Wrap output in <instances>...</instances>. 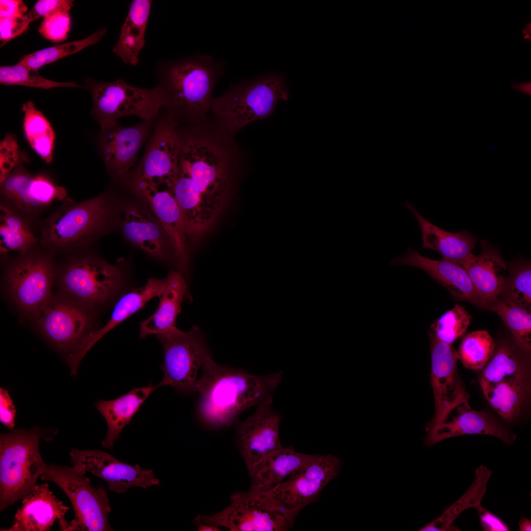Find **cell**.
<instances>
[{
    "label": "cell",
    "mask_w": 531,
    "mask_h": 531,
    "mask_svg": "<svg viewBox=\"0 0 531 531\" xmlns=\"http://www.w3.org/2000/svg\"><path fill=\"white\" fill-rule=\"evenodd\" d=\"M194 522L199 531H219L218 527L206 524L201 519V515H197L194 519Z\"/></svg>",
    "instance_id": "f907efd6"
},
{
    "label": "cell",
    "mask_w": 531,
    "mask_h": 531,
    "mask_svg": "<svg viewBox=\"0 0 531 531\" xmlns=\"http://www.w3.org/2000/svg\"><path fill=\"white\" fill-rule=\"evenodd\" d=\"M140 180L137 191L165 230L171 243L179 272L183 273L188 264L186 244L187 233L183 217L171 188L167 184Z\"/></svg>",
    "instance_id": "7402d4cb"
},
{
    "label": "cell",
    "mask_w": 531,
    "mask_h": 531,
    "mask_svg": "<svg viewBox=\"0 0 531 531\" xmlns=\"http://www.w3.org/2000/svg\"><path fill=\"white\" fill-rule=\"evenodd\" d=\"M472 317L459 304L443 314L431 325V331L440 341L451 345L466 332Z\"/></svg>",
    "instance_id": "60d3db41"
},
{
    "label": "cell",
    "mask_w": 531,
    "mask_h": 531,
    "mask_svg": "<svg viewBox=\"0 0 531 531\" xmlns=\"http://www.w3.org/2000/svg\"><path fill=\"white\" fill-rule=\"evenodd\" d=\"M86 471L74 467L47 464L40 476L59 487L67 496L74 512L70 522L59 520L60 530L65 531H111L108 515L112 508L108 493L103 486H93L86 476Z\"/></svg>",
    "instance_id": "5b68a950"
},
{
    "label": "cell",
    "mask_w": 531,
    "mask_h": 531,
    "mask_svg": "<svg viewBox=\"0 0 531 531\" xmlns=\"http://www.w3.org/2000/svg\"><path fill=\"white\" fill-rule=\"evenodd\" d=\"M391 266L405 265L420 268L445 287L459 301H464L488 309L476 293L466 270L459 264L442 258L433 260L409 248L407 252L393 259Z\"/></svg>",
    "instance_id": "cb8c5ba5"
},
{
    "label": "cell",
    "mask_w": 531,
    "mask_h": 531,
    "mask_svg": "<svg viewBox=\"0 0 531 531\" xmlns=\"http://www.w3.org/2000/svg\"><path fill=\"white\" fill-rule=\"evenodd\" d=\"M492 472L483 465L477 468L474 480L467 491L441 516L419 531H445L455 529V527L452 526L453 523L462 512L469 508L475 507L480 503Z\"/></svg>",
    "instance_id": "d6a6232c"
},
{
    "label": "cell",
    "mask_w": 531,
    "mask_h": 531,
    "mask_svg": "<svg viewBox=\"0 0 531 531\" xmlns=\"http://www.w3.org/2000/svg\"><path fill=\"white\" fill-rule=\"evenodd\" d=\"M89 309L62 294L52 296L36 319L44 337L58 349L70 353L88 332Z\"/></svg>",
    "instance_id": "2e32d148"
},
{
    "label": "cell",
    "mask_w": 531,
    "mask_h": 531,
    "mask_svg": "<svg viewBox=\"0 0 531 531\" xmlns=\"http://www.w3.org/2000/svg\"><path fill=\"white\" fill-rule=\"evenodd\" d=\"M69 508L50 489L47 483L35 485L22 498L13 524L5 531H46L54 522L63 518Z\"/></svg>",
    "instance_id": "484cf974"
},
{
    "label": "cell",
    "mask_w": 531,
    "mask_h": 531,
    "mask_svg": "<svg viewBox=\"0 0 531 531\" xmlns=\"http://www.w3.org/2000/svg\"><path fill=\"white\" fill-rule=\"evenodd\" d=\"M0 251L5 256L11 251L24 253L38 243L30 225L11 209L0 206Z\"/></svg>",
    "instance_id": "e575fe53"
},
{
    "label": "cell",
    "mask_w": 531,
    "mask_h": 531,
    "mask_svg": "<svg viewBox=\"0 0 531 531\" xmlns=\"http://www.w3.org/2000/svg\"><path fill=\"white\" fill-rule=\"evenodd\" d=\"M73 4L70 0H39L30 11L24 16L25 20L29 26L34 20L45 16L50 12L60 7Z\"/></svg>",
    "instance_id": "bcb514c9"
},
{
    "label": "cell",
    "mask_w": 531,
    "mask_h": 531,
    "mask_svg": "<svg viewBox=\"0 0 531 531\" xmlns=\"http://www.w3.org/2000/svg\"><path fill=\"white\" fill-rule=\"evenodd\" d=\"M284 77L268 74L237 85L212 101L214 113L233 131L271 115L277 102L288 100Z\"/></svg>",
    "instance_id": "8992f818"
},
{
    "label": "cell",
    "mask_w": 531,
    "mask_h": 531,
    "mask_svg": "<svg viewBox=\"0 0 531 531\" xmlns=\"http://www.w3.org/2000/svg\"><path fill=\"white\" fill-rule=\"evenodd\" d=\"M23 129L31 148L46 163L53 158L55 134L50 122L34 104L29 100L22 106Z\"/></svg>",
    "instance_id": "836d02e7"
},
{
    "label": "cell",
    "mask_w": 531,
    "mask_h": 531,
    "mask_svg": "<svg viewBox=\"0 0 531 531\" xmlns=\"http://www.w3.org/2000/svg\"><path fill=\"white\" fill-rule=\"evenodd\" d=\"M316 455L297 452L293 446L282 447L260 461L249 473L251 478L249 491L269 492Z\"/></svg>",
    "instance_id": "f546056e"
},
{
    "label": "cell",
    "mask_w": 531,
    "mask_h": 531,
    "mask_svg": "<svg viewBox=\"0 0 531 531\" xmlns=\"http://www.w3.org/2000/svg\"><path fill=\"white\" fill-rule=\"evenodd\" d=\"M16 410L7 390L0 388V421L10 431L14 430Z\"/></svg>",
    "instance_id": "7dc6e473"
},
{
    "label": "cell",
    "mask_w": 531,
    "mask_h": 531,
    "mask_svg": "<svg viewBox=\"0 0 531 531\" xmlns=\"http://www.w3.org/2000/svg\"><path fill=\"white\" fill-rule=\"evenodd\" d=\"M469 397H464L452 405L426 431L424 439L426 446L450 438L474 434L492 436L507 444L513 442L515 434L487 412L473 410L469 403Z\"/></svg>",
    "instance_id": "e0dca14e"
},
{
    "label": "cell",
    "mask_w": 531,
    "mask_h": 531,
    "mask_svg": "<svg viewBox=\"0 0 531 531\" xmlns=\"http://www.w3.org/2000/svg\"><path fill=\"white\" fill-rule=\"evenodd\" d=\"M429 336L431 354V384L435 411L433 418L426 425V431L452 405L469 396L458 373L456 350L451 345L439 340L432 332Z\"/></svg>",
    "instance_id": "ffe728a7"
},
{
    "label": "cell",
    "mask_w": 531,
    "mask_h": 531,
    "mask_svg": "<svg viewBox=\"0 0 531 531\" xmlns=\"http://www.w3.org/2000/svg\"><path fill=\"white\" fill-rule=\"evenodd\" d=\"M32 248L20 253L8 265L4 279L14 302L26 315L36 319L52 296L56 270L51 252L43 253Z\"/></svg>",
    "instance_id": "30bf717a"
},
{
    "label": "cell",
    "mask_w": 531,
    "mask_h": 531,
    "mask_svg": "<svg viewBox=\"0 0 531 531\" xmlns=\"http://www.w3.org/2000/svg\"><path fill=\"white\" fill-rule=\"evenodd\" d=\"M202 368L195 386L200 395L198 412L203 421L214 427L230 426L242 412L271 395L283 378L282 372L255 375L219 365L212 358Z\"/></svg>",
    "instance_id": "6da1fadb"
},
{
    "label": "cell",
    "mask_w": 531,
    "mask_h": 531,
    "mask_svg": "<svg viewBox=\"0 0 531 531\" xmlns=\"http://www.w3.org/2000/svg\"><path fill=\"white\" fill-rule=\"evenodd\" d=\"M272 404L270 395L238 425L237 443L249 473L260 461L283 447L279 436L281 417Z\"/></svg>",
    "instance_id": "d6986e66"
},
{
    "label": "cell",
    "mask_w": 531,
    "mask_h": 531,
    "mask_svg": "<svg viewBox=\"0 0 531 531\" xmlns=\"http://www.w3.org/2000/svg\"><path fill=\"white\" fill-rule=\"evenodd\" d=\"M187 286L182 275L171 272L160 297L156 311L140 324L141 338L150 334H159L176 327V320L181 312V305L186 295Z\"/></svg>",
    "instance_id": "1f68e13d"
},
{
    "label": "cell",
    "mask_w": 531,
    "mask_h": 531,
    "mask_svg": "<svg viewBox=\"0 0 531 531\" xmlns=\"http://www.w3.org/2000/svg\"><path fill=\"white\" fill-rule=\"evenodd\" d=\"M519 529L521 531H531V521L528 518L522 517L519 522Z\"/></svg>",
    "instance_id": "f5cc1de1"
},
{
    "label": "cell",
    "mask_w": 531,
    "mask_h": 531,
    "mask_svg": "<svg viewBox=\"0 0 531 531\" xmlns=\"http://www.w3.org/2000/svg\"><path fill=\"white\" fill-rule=\"evenodd\" d=\"M106 32V29H100L85 38L41 49L25 56L18 63L30 70L38 71L45 65L96 44Z\"/></svg>",
    "instance_id": "74e56055"
},
{
    "label": "cell",
    "mask_w": 531,
    "mask_h": 531,
    "mask_svg": "<svg viewBox=\"0 0 531 531\" xmlns=\"http://www.w3.org/2000/svg\"><path fill=\"white\" fill-rule=\"evenodd\" d=\"M220 64L208 56L189 57L159 69L165 107L188 117L203 114L212 105L211 93L220 75Z\"/></svg>",
    "instance_id": "3957f363"
},
{
    "label": "cell",
    "mask_w": 531,
    "mask_h": 531,
    "mask_svg": "<svg viewBox=\"0 0 531 531\" xmlns=\"http://www.w3.org/2000/svg\"><path fill=\"white\" fill-rule=\"evenodd\" d=\"M151 121L130 127L118 124L102 131L99 153L108 171L115 178L119 181L125 178L150 132Z\"/></svg>",
    "instance_id": "603a6c76"
},
{
    "label": "cell",
    "mask_w": 531,
    "mask_h": 531,
    "mask_svg": "<svg viewBox=\"0 0 531 531\" xmlns=\"http://www.w3.org/2000/svg\"><path fill=\"white\" fill-rule=\"evenodd\" d=\"M0 83L6 86H24L47 89L57 87H82L74 82H59L47 79L40 76L38 71L30 70L18 63L13 65L0 66Z\"/></svg>",
    "instance_id": "ab89813d"
},
{
    "label": "cell",
    "mask_w": 531,
    "mask_h": 531,
    "mask_svg": "<svg viewBox=\"0 0 531 531\" xmlns=\"http://www.w3.org/2000/svg\"><path fill=\"white\" fill-rule=\"evenodd\" d=\"M57 432L35 426L0 434V512L22 499L35 486L48 464L40 453V440L50 442Z\"/></svg>",
    "instance_id": "7a4b0ae2"
},
{
    "label": "cell",
    "mask_w": 531,
    "mask_h": 531,
    "mask_svg": "<svg viewBox=\"0 0 531 531\" xmlns=\"http://www.w3.org/2000/svg\"><path fill=\"white\" fill-rule=\"evenodd\" d=\"M69 456L73 467L104 480L109 490L117 494L124 493L131 488L148 489L160 485L153 470L142 469L139 465L126 464L101 450L72 447Z\"/></svg>",
    "instance_id": "ac0fdd59"
},
{
    "label": "cell",
    "mask_w": 531,
    "mask_h": 531,
    "mask_svg": "<svg viewBox=\"0 0 531 531\" xmlns=\"http://www.w3.org/2000/svg\"><path fill=\"white\" fill-rule=\"evenodd\" d=\"M156 336L164 354V377L157 388L169 385L183 393L195 392L197 373L211 358L198 328L184 332L176 327Z\"/></svg>",
    "instance_id": "8fae6325"
},
{
    "label": "cell",
    "mask_w": 531,
    "mask_h": 531,
    "mask_svg": "<svg viewBox=\"0 0 531 531\" xmlns=\"http://www.w3.org/2000/svg\"><path fill=\"white\" fill-rule=\"evenodd\" d=\"M341 461L331 454L316 455L269 493L286 508L300 512L316 501L339 473Z\"/></svg>",
    "instance_id": "9a60e30c"
},
{
    "label": "cell",
    "mask_w": 531,
    "mask_h": 531,
    "mask_svg": "<svg viewBox=\"0 0 531 531\" xmlns=\"http://www.w3.org/2000/svg\"><path fill=\"white\" fill-rule=\"evenodd\" d=\"M93 102L91 114L99 124L102 131L117 125L118 120L127 116H136L151 121L165 107L160 88H144L130 85L121 79L113 82L86 81Z\"/></svg>",
    "instance_id": "ba28073f"
},
{
    "label": "cell",
    "mask_w": 531,
    "mask_h": 531,
    "mask_svg": "<svg viewBox=\"0 0 531 531\" xmlns=\"http://www.w3.org/2000/svg\"><path fill=\"white\" fill-rule=\"evenodd\" d=\"M506 276L498 297L503 300L531 309V266L530 262L517 260L507 266Z\"/></svg>",
    "instance_id": "8d00e7d4"
},
{
    "label": "cell",
    "mask_w": 531,
    "mask_h": 531,
    "mask_svg": "<svg viewBox=\"0 0 531 531\" xmlns=\"http://www.w3.org/2000/svg\"><path fill=\"white\" fill-rule=\"evenodd\" d=\"M73 5L57 8L44 16L38 28L40 34L53 42L66 40L70 29L69 11Z\"/></svg>",
    "instance_id": "7bdbcfd3"
},
{
    "label": "cell",
    "mask_w": 531,
    "mask_h": 531,
    "mask_svg": "<svg viewBox=\"0 0 531 531\" xmlns=\"http://www.w3.org/2000/svg\"><path fill=\"white\" fill-rule=\"evenodd\" d=\"M157 388L151 384L146 386L135 388L116 399L104 401L99 400L94 406L105 418L108 426L105 439L101 442L107 448L112 449L124 427L150 394Z\"/></svg>",
    "instance_id": "4dcf8cb0"
},
{
    "label": "cell",
    "mask_w": 531,
    "mask_h": 531,
    "mask_svg": "<svg viewBox=\"0 0 531 531\" xmlns=\"http://www.w3.org/2000/svg\"><path fill=\"white\" fill-rule=\"evenodd\" d=\"M531 365L526 360L502 366L479 380L484 395L505 420L519 418L527 406L531 392Z\"/></svg>",
    "instance_id": "5bb4252c"
},
{
    "label": "cell",
    "mask_w": 531,
    "mask_h": 531,
    "mask_svg": "<svg viewBox=\"0 0 531 531\" xmlns=\"http://www.w3.org/2000/svg\"><path fill=\"white\" fill-rule=\"evenodd\" d=\"M151 3L150 0H132L124 24L145 32Z\"/></svg>",
    "instance_id": "f6af8a7d"
},
{
    "label": "cell",
    "mask_w": 531,
    "mask_h": 531,
    "mask_svg": "<svg viewBox=\"0 0 531 531\" xmlns=\"http://www.w3.org/2000/svg\"><path fill=\"white\" fill-rule=\"evenodd\" d=\"M120 279L116 266L85 256L65 265L58 283L62 294L89 309L105 303L115 292Z\"/></svg>",
    "instance_id": "7c38bea8"
},
{
    "label": "cell",
    "mask_w": 531,
    "mask_h": 531,
    "mask_svg": "<svg viewBox=\"0 0 531 531\" xmlns=\"http://www.w3.org/2000/svg\"><path fill=\"white\" fill-rule=\"evenodd\" d=\"M26 156L20 150L16 137L7 134L0 145V181H2L16 166L26 161Z\"/></svg>",
    "instance_id": "ee69618b"
},
{
    "label": "cell",
    "mask_w": 531,
    "mask_h": 531,
    "mask_svg": "<svg viewBox=\"0 0 531 531\" xmlns=\"http://www.w3.org/2000/svg\"><path fill=\"white\" fill-rule=\"evenodd\" d=\"M481 252L472 253L461 265L488 309L499 296L506 278L507 266L498 248L487 240L480 241Z\"/></svg>",
    "instance_id": "4316f807"
},
{
    "label": "cell",
    "mask_w": 531,
    "mask_h": 531,
    "mask_svg": "<svg viewBox=\"0 0 531 531\" xmlns=\"http://www.w3.org/2000/svg\"><path fill=\"white\" fill-rule=\"evenodd\" d=\"M166 285V278H150L143 287L122 296L116 303L108 322L101 328L88 332L79 345L67 356L71 374L75 375L80 363L90 349L102 336L141 309L152 298L160 296Z\"/></svg>",
    "instance_id": "d4e9b609"
},
{
    "label": "cell",
    "mask_w": 531,
    "mask_h": 531,
    "mask_svg": "<svg viewBox=\"0 0 531 531\" xmlns=\"http://www.w3.org/2000/svg\"><path fill=\"white\" fill-rule=\"evenodd\" d=\"M122 228L127 239L152 256L166 259L172 250L170 239L160 222L141 206L127 209Z\"/></svg>",
    "instance_id": "83f0119b"
},
{
    "label": "cell",
    "mask_w": 531,
    "mask_h": 531,
    "mask_svg": "<svg viewBox=\"0 0 531 531\" xmlns=\"http://www.w3.org/2000/svg\"><path fill=\"white\" fill-rule=\"evenodd\" d=\"M145 31L123 24L113 52L124 63L131 65L137 64L139 54L145 45Z\"/></svg>",
    "instance_id": "b9f144b4"
},
{
    "label": "cell",
    "mask_w": 531,
    "mask_h": 531,
    "mask_svg": "<svg viewBox=\"0 0 531 531\" xmlns=\"http://www.w3.org/2000/svg\"><path fill=\"white\" fill-rule=\"evenodd\" d=\"M406 206L418 223L422 248L434 250L443 259L460 265L472 254L477 236L465 230L457 233L444 230L424 218L410 202L406 201Z\"/></svg>",
    "instance_id": "f1b7e54d"
},
{
    "label": "cell",
    "mask_w": 531,
    "mask_h": 531,
    "mask_svg": "<svg viewBox=\"0 0 531 531\" xmlns=\"http://www.w3.org/2000/svg\"><path fill=\"white\" fill-rule=\"evenodd\" d=\"M509 328L518 347L529 353L531 349V309L497 297L489 305Z\"/></svg>",
    "instance_id": "d590c367"
},
{
    "label": "cell",
    "mask_w": 531,
    "mask_h": 531,
    "mask_svg": "<svg viewBox=\"0 0 531 531\" xmlns=\"http://www.w3.org/2000/svg\"><path fill=\"white\" fill-rule=\"evenodd\" d=\"M511 86L514 89L521 91L530 96L531 95V82L521 83H513L511 84Z\"/></svg>",
    "instance_id": "816d5d0a"
},
{
    "label": "cell",
    "mask_w": 531,
    "mask_h": 531,
    "mask_svg": "<svg viewBox=\"0 0 531 531\" xmlns=\"http://www.w3.org/2000/svg\"><path fill=\"white\" fill-rule=\"evenodd\" d=\"M214 147L195 139L182 140L178 171L184 175L206 214L214 223L228 191L224 161Z\"/></svg>",
    "instance_id": "52a82bcc"
},
{
    "label": "cell",
    "mask_w": 531,
    "mask_h": 531,
    "mask_svg": "<svg viewBox=\"0 0 531 531\" xmlns=\"http://www.w3.org/2000/svg\"><path fill=\"white\" fill-rule=\"evenodd\" d=\"M65 189L47 176L33 175L20 164L0 182V205L11 209L30 226L55 201L66 198Z\"/></svg>",
    "instance_id": "4fadbf2b"
},
{
    "label": "cell",
    "mask_w": 531,
    "mask_h": 531,
    "mask_svg": "<svg viewBox=\"0 0 531 531\" xmlns=\"http://www.w3.org/2000/svg\"><path fill=\"white\" fill-rule=\"evenodd\" d=\"M28 7L21 0H0V18H22Z\"/></svg>",
    "instance_id": "681fc988"
},
{
    "label": "cell",
    "mask_w": 531,
    "mask_h": 531,
    "mask_svg": "<svg viewBox=\"0 0 531 531\" xmlns=\"http://www.w3.org/2000/svg\"><path fill=\"white\" fill-rule=\"evenodd\" d=\"M231 503L219 513L201 516L205 524L232 531H286L299 512L282 505L269 493L250 491L231 495Z\"/></svg>",
    "instance_id": "9c48e42d"
},
{
    "label": "cell",
    "mask_w": 531,
    "mask_h": 531,
    "mask_svg": "<svg viewBox=\"0 0 531 531\" xmlns=\"http://www.w3.org/2000/svg\"><path fill=\"white\" fill-rule=\"evenodd\" d=\"M113 212L105 194L80 203L66 197L41 224V244L52 253L82 247L105 231Z\"/></svg>",
    "instance_id": "277c9868"
},
{
    "label": "cell",
    "mask_w": 531,
    "mask_h": 531,
    "mask_svg": "<svg viewBox=\"0 0 531 531\" xmlns=\"http://www.w3.org/2000/svg\"><path fill=\"white\" fill-rule=\"evenodd\" d=\"M495 343L487 331H473L466 335L457 352L458 359L463 366L472 370L485 366L492 356Z\"/></svg>",
    "instance_id": "f35d334b"
},
{
    "label": "cell",
    "mask_w": 531,
    "mask_h": 531,
    "mask_svg": "<svg viewBox=\"0 0 531 531\" xmlns=\"http://www.w3.org/2000/svg\"><path fill=\"white\" fill-rule=\"evenodd\" d=\"M173 117L159 121L139 168L138 180L170 183L178 170L182 140Z\"/></svg>",
    "instance_id": "44dd1931"
},
{
    "label": "cell",
    "mask_w": 531,
    "mask_h": 531,
    "mask_svg": "<svg viewBox=\"0 0 531 531\" xmlns=\"http://www.w3.org/2000/svg\"><path fill=\"white\" fill-rule=\"evenodd\" d=\"M477 511L481 527L486 531H508L507 525L499 517L484 508L480 503L474 507Z\"/></svg>",
    "instance_id": "c3c4849f"
}]
</instances>
